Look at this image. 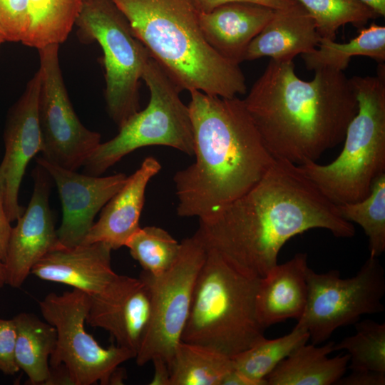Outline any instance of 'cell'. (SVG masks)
Returning a JSON list of instances; mask_svg holds the SVG:
<instances>
[{
    "instance_id": "7bdbcfd3",
    "label": "cell",
    "mask_w": 385,
    "mask_h": 385,
    "mask_svg": "<svg viewBox=\"0 0 385 385\" xmlns=\"http://www.w3.org/2000/svg\"><path fill=\"white\" fill-rule=\"evenodd\" d=\"M4 41H5L4 39L0 36V46Z\"/></svg>"
},
{
    "instance_id": "2e32d148",
    "label": "cell",
    "mask_w": 385,
    "mask_h": 385,
    "mask_svg": "<svg viewBox=\"0 0 385 385\" xmlns=\"http://www.w3.org/2000/svg\"><path fill=\"white\" fill-rule=\"evenodd\" d=\"M150 294L140 277L118 274L99 293L91 297L86 323L107 331L117 345L135 353L148 329Z\"/></svg>"
},
{
    "instance_id": "484cf974",
    "label": "cell",
    "mask_w": 385,
    "mask_h": 385,
    "mask_svg": "<svg viewBox=\"0 0 385 385\" xmlns=\"http://www.w3.org/2000/svg\"><path fill=\"white\" fill-rule=\"evenodd\" d=\"M370 57L380 63L385 61V27L371 24L362 28L357 36L347 43H336L321 38L317 48L302 54L308 70L330 68L343 71L353 56Z\"/></svg>"
},
{
    "instance_id": "7c38bea8",
    "label": "cell",
    "mask_w": 385,
    "mask_h": 385,
    "mask_svg": "<svg viewBox=\"0 0 385 385\" xmlns=\"http://www.w3.org/2000/svg\"><path fill=\"white\" fill-rule=\"evenodd\" d=\"M59 44L38 50L41 84L38 117L43 141L42 157L76 170L101 143V135L80 121L64 85L58 58Z\"/></svg>"
},
{
    "instance_id": "cb8c5ba5",
    "label": "cell",
    "mask_w": 385,
    "mask_h": 385,
    "mask_svg": "<svg viewBox=\"0 0 385 385\" xmlns=\"http://www.w3.org/2000/svg\"><path fill=\"white\" fill-rule=\"evenodd\" d=\"M84 0H29L28 26L22 43L39 49L65 41Z\"/></svg>"
},
{
    "instance_id": "3957f363",
    "label": "cell",
    "mask_w": 385,
    "mask_h": 385,
    "mask_svg": "<svg viewBox=\"0 0 385 385\" xmlns=\"http://www.w3.org/2000/svg\"><path fill=\"white\" fill-rule=\"evenodd\" d=\"M195 161L174 175L180 217L212 215L251 189L274 158L243 101L190 91Z\"/></svg>"
},
{
    "instance_id": "6da1fadb",
    "label": "cell",
    "mask_w": 385,
    "mask_h": 385,
    "mask_svg": "<svg viewBox=\"0 0 385 385\" xmlns=\"http://www.w3.org/2000/svg\"><path fill=\"white\" fill-rule=\"evenodd\" d=\"M199 221L197 232L208 249L258 277L277 264L282 247L297 235L312 229L337 237L355 234L298 165L277 158L246 193Z\"/></svg>"
},
{
    "instance_id": "44dd1931",
    "label": "cell",
    "mask_w": 385,
    "mask_h": 385,
    "mask_svg": "<svg viewBox=\"0 0 385 385\" xmlns=\"http://www.w3.org/2000/svg\"><path fill=\"white\" fill-rule=\"evenodd\" d=\"M321 37L314 19L299 3L274 10L270 21L249 44L244 61L269 56L277 61H292L317 48Z\"/></svg>"
},
{
    "instance_id": "b9f144b4",
    "label": "cell",
    "mask_w": 385,
    "mask_h": 385,
    "mask_svg": "<svg viewBox=\"0 0 385 385\" xmlns=\"http://www.w3.org/2000/svg\"><path fill=\"white\" fill-rule=\"evenodd\" d=\"M6 284V273L4 260L0 257V289Z\"/></svg>"
},
{
    "instance_id": "ab89813d",
    "label": "cell",
    "mask_w": 385,
    "mask_h": 385,
    "mask_svg": "<svg viewBox=\"0 0 385 385\" xmlns=\"http://www.w3.org/2000/svg\"><path fill=\"white\" fill-rule=\"evenodd\" d=\"M126 377L125 370L118 366L111 374L108 379V384H123Z\"/></svg>"
},
{
    "instance_id": "277c9868",
    "label": "cell",
    "mask_w": 385,
    "mask_h": 385,
    "mask_svg": "<svg viewBox=\"0 0 385 385\" xmlns=\"http://www.w3.org/2000/svg\"><path fill=\"white\" fill-rule=\"evenodd\" d=\"M111 1L181 90L224 98L246 93L239 64L222 57L205 40L195 0Z\"/></svg>"
},
{
    "instance_id": "d4e9b609",
    "label": "cell",
    "mask_w": 385,
    "mask_h": 385,
    "mask_svg": "<svg viewBox=\"0 0 385 385\" xmlns=\"http://www.w3.org/2000/svg\"><path fill=\"white\" fill-rule=\"evenodd\" d=\"M232 369L230 356L210 346L180 341L170 366V385H220Z\"/></svg>"
},
{
    "instance_id": "8d00e7d4",
    "label": "cell",
    "mask_w": 385,
    "mask_h": 385,
    "mask_svg": "<svg viewBox=\"0 0 385 385\" xmlns=\"http://www.w3.org/2000/svg\"><path fill=\"white\" fill-rule=\"evenodd\" d=\"M151 362L154 366V374L149 384L170 385V371L168 363L160 357L154 358Z\"/></svg>"
},
{
    "instance_id": "5b68a950",
    "label": "cell",
    "mask_w": 385,
    "mask_h": 385,
    "mask_svg": "<svg viewBox=\"0 0 385 385\" xmlns=\"http://www.w3.org/2000/svg\"><path fill=\"white\" fill-rule=\"evenodd\" d=\"M260 279L207 248L181 341L231 357L264 338L256 310Z\"/></svg>"
},
{
    "instance_id": "836d02e7",
    "label": "cell",
    "mask_w": 385,
    "mask_h": 385,
    "mask_svg": "<svg viewBox=\"0 0 385 385\" xmlns=\"http://www.w3.org/2000/svg\"><path fill=\"white\" fill-rule=\"evenodd\" d=\"M235 1L257 4L274 10L285 9L298 3L297 0H195L200 12H208L222 4Z\"/></svg>"
},
{
    "instance_id": "9c48e42d",
    "label": "cell",
    "mask_w": 385,
    "mask_h": 385,
    "mask_svg": "<svg viewBox=\"0 0 385 385\" xmlns=\"http://www.w3.org/2000/svg\"><path fill=\"white\" fill-rule=\"evenodd\" d=\"M207 247L196 232L180 243L179 255L172 266L159 276L142 271L139 277L148 285L151 302L150 322L135 357L138 366L160 357L169 368L181 341L199 272Z\"/></svg>"
},
{
    "instance_id": "7a4b0ae2",
    "label": "cell",
    "mask_w": 385,
    "mask_h": 385,
    "mask_svg": "<svg viewBox=\"0 0 385 385\" xmlns=\"http://www.w3.org/2000/svg\"><path fill=\"white\" fill-rule=\"evenodd\" d=\"M300 79L293 61L267 64L242 100L270 154L297 165L316 162L344 140L358 111L350 78L330 68Z\"/></svg>"
},
{
    "instance_id": "f546056e",
    "label": "cell",
    "mask_w": 385,
    "mask_h": 385,
    "mask_svg": "<svg viewBox=\"0 0 385 385\" xmlns=\"http://www.w3.org/2000/svg\"><path fill=\"white\" fill-rule=\"evenodd\" d=\"M125 246L143 271L153 276H159L167 271L180 250V243L166 230L156 226L140 227Z\"/></svg>"
},
{
    "instance_id": "f35d334b",
    "label": "cell",
    "mask_w": 385,
    "mask_h": 385,
    "mask_svg": "<svg viewBox=\"0 0 385 385\" xmlns=\"http://www.w3.org/2000/svg\"><path fill=\"white\" fill-rule=\"evenodd\" d=\"M220 385H257L240 372L232 369L222 379Z\"/></svg>"
},
{
    "instance_id": "7402d4cb",
    "label": "cell",
    "mask_w": 385,
    "mask_h": 385,
    "mask_svg": "<svg viewBox=\"0 0 385 385\" xmlns=\"http://www.w3.org/2000/svg\"><path fill=\"white\" fill-rule=\"evenodd\" d=\"M334 342L319 346L303 344L294 349L266 379L267 385H331L348 368V354L329 357Z\"/></svg>"
},
{
    "instance_id": "d590c367",
    "label": "cell",
    "mask_w": 385,
    "mask_h": 385,
    "mask_svg": "<svg viewBox=\"0 0 385 385\" xmlns=\"http://www.w3.org/2000/svg\"><path fill=\"white\" fill-rule=\"evenodd\" d=\"M11 228L5 207L4 186L0 178V257L3 260L5 259Z\"/></svg>"
},
{
    "instance_id": "d6a6232c",
    "label": "cell",
    "mask_w": 385,
    "mask_h": 385,
    "mask_svg": "<svg viewBox=\"0 0 385 385\" xmlns=\"http://www.w3.org/2000/svg\"><path fill=\"white\" fill-rule=\"evenodd\" d=\"M16 329L13 319H0V371L14 375L19 371L15 360Z\"/></svg>"
},
{
    "instance_id": "30bf717a",
    "label": "cell",
    "mask_w": 385,
    "mask_h": 385,
    "mask_svg": "<svg viewBox=\"0 0 385 385\" xmlns=\"http://www.w3.org/2000/svg\"><path fill=\"white\" fill-rule=\"evenodd\" d=\"M307 299L297 324L305 327L313 344L327 341L339 327L365 314L382 312L385 273L379 257L369 256L357 273L342 278L337 270H307Z\"/></svg>"
},
{
    "instance_id": "e0dca14e",
    "label": "cell",
    "mask_w": 385,
    "mask_h": 385,
    "mask_svg": "<svg viewBox=\"0 0 385 385\" xmlns=\"http://www.w3.org/2000/svg\"><path fill=\"white\" fill-rule=\"evenodd\" d=\"M111 247L103 242L61 247L44 255L31 273L45 281L64 284L91 297L117 275L111 266Z\"/></svg>"
},
{
    "instance_id": "d6986e66",
    "label": "cell",
    "mask_w": 385,
    "mask_h": 385,
    "mask_svg": "<svg viewBox=\"0 0 385 385\" xmlns=\"http://www.w3.org/2000/svg\"><path fill=\"white\" fill-rule=\"evenodd\" d=\"M274 13V9L257 4L230 2L200 12V24L210 46L225 58L240 64L249 44Z\"/></svg>"
},
{
    "instance_id": "1f68e13d",
    "label": "cell",
    "mask_w": 385,
    "mask_h": 385,
    "mask_svg": "<svg viewBox=\"0 0 385 385\" xmlns=\"http://www.w3.org/2000/svg\"><path fill=\"white\" fill-rule=\"evenodd\" d=\"M29 0H0V36L22 42L28 26Z\"/></svg>"
},
{
    "instance_id": "9a60e30c",
    "label": "cell",
    "mask_w": 385,
    "mask_h": 385,
    "mask_svg": "<svg viewBox=\"0 0 385 385\" xmlns=\"http://www.w3.org/2000/svg\"><path fill=\"white\" fill-rule=\"evenodd\" d=\"M40 84L38 70L9 110L4 128L5 153L0 164V178L11 222L16 221L24 212L19 202V192L26 167L43 148L38 117Z\"/></svg>"
},
{
    "instance_id": "f1b7e54d",
    "label": "cell",
    "mask_w": 385,
    "mask_h": 385,
    "mask_svg": "<svg viewBox=\"0 0 385 385\" xmlns=\"http://www.w3.org/2000/svg\"><path fill=\"white\" fill-rule=\"evenodd\" d=\"M355 324V334L334 344V351H346L351 371L385 372V323L365 319Z\"/></svg>"
},
{
    "instance_id": "60d3db41",
    "label": "cell",
    "mask_w": 385,
    "mask_h": 385,
    "mask_svg": "<svg viewBox=\"0 0 385 385\" xmlns=\"http://www.w3.org/2000/svg\"><path fill=\"white\" fill-rule=\"evenodd\" d=\"M371 8L379 16L385 15V0H359Z\"/></svg>"
},
{
    "instance_id": "ba28073f",
    "label": "cell",
    "mask_w": 385,
    "mask_h": 385,
    "mask_svg": "<svg viewBox=\"0 0 385 385\" xmlns=\"http://www.w3.org/2000/svg\"><path fill=\"white\" fill-rule=\"evenodd\" d=\"M75 25L81 38L102 48L106 109L120 127L139 111L140 80L151 56L111 0H84Z\"/></svg>"
},
{
    "instance_id": "52a82bcc",
    "label": "cell",
    "mask_w": 385,
    "mask_h": 385,
    "mask_svg": "<svg viewBox=\"0 0 385 385\" xmlns=\"http://www.w3.org/2000/svg\"><path fill=\"white\" fill-rule=\"evenodd\" d=\"M142 80L150 91L148 106L132 115L112 139L101 143L84 162V173L100 175L126 155L146 146L165 145L194 154V135L188 106L182 91L153 57Z\"/></svg>"
},
{
    "instance_id": "e575fe53",
    "label": "cell",
    "mask_w": 385,
    "mask_h": 385,
    "mask_svg": "<svg viewBox=\"0 0 385 385\" xmlns=\"http://www.w3.org/2000/svg\"><path fill=\"white\" fill-rule=\"evenodd\" d=\"M337 385H384L385 372L373 371H351L342 376L335 384Z\"/></svg>"
},
{
    "instance_id": "4dcf8cb0",
    "label": "cell",
    "mask_w": 385,
    "mask_h": 385,
    "mask_svg": "<svg viewBox=\"0 0 385 385\" xmlns=\"http://www.w3.org/2000/svg\"><path fill=\"white\" fill-rule=\"evenodd\" d=\"M314 21L321 38L335 40L339 29L346 24L362 29L379 16L359 0H297Z\"/></svg>"
},
{
    "instance_id": "4fadbf2b",
    "label": "cell",
    "mask_w": 385,
    "mask_h": 385,
    "mask_svg": "<svg viewBox=\"0 0 385 385\" xmlns=\"http://www.w3.org/2000/svg\"><path fill=\"white\" fill-rule=\"evenodd\" d=\"M56 183L62 206V221L57 229L61 245L81 244L94 223L97 213L125 184L123 173L101 177L80 174L64 168L42 156L36 158Z\"/></svg>"
},
{
    "instance_id": "4316f807",
    "label": "cell",
    "mask_w": 385,
    "mask_h": 385,
    "mask_svg": "<svg viewBox=\"0 0 385 385\" xmlns=\"http://www.w3.org/2000/svg\"><path fill=\"white\" fill-rule=\"evenodd\" d=\"M309 339V334L306 328L297 323L289 334L273 339L264 337L231 356L233 369L257 385H267L268 375L294 349Z\"/></svg>"
},
{
    "instance_id": "ac0fdd59",
    "label": "cell",
    "mask_w": 385,
    "mask_h": 385,
    "mask_svg": "<svg viewBox=\"0 0 385 385\" xmlns=\"http://www.w3.org/2000/svg\"><path fill=\"white\" fill-rule=\"evenodd\" d=\"M161 169L153 157L144 159L140 168L102 208L82 243L103 242L113 250L125 245L140 228L139 220L144 204L145 192L150 180ZM81 243V244H82Z\"/></svg>"
},
{
    "instance_id": "8992f818",
    "label": "cell",
    "mask_w": 385,
    "mask_h": 385,
    "mask_svg": "<svg viewBox=\"0 0 385 385\" xmlns=\"http://www.w3.org/2000/svg\"><path fill=\"white\" fill-rule=\"evenodd\" d=\"M358 103L344 148L332 163L298 165L321 192L336 205L366 197L374 180L385 173V70L376 76L350 78Z\"/></svg>"
},
{
    "instance_id": "74e56055",
    "label": "cell",
    "mask_w": 385,
    "mask_h": 385,
    "mask_svg": "<svg viewBox=\"0 0 385 385\" xmlns=\"http://www.w3.org/2000/svg\"><path fill=\"white\" fill-rule=\"evenodd\" d=\"M73 385L70 374L63 364L50 366V373L44 385Z\"/></svg>"
},
{
    "instance_id": "83f0119b",
    "label": "cell",
    "mask_w": 385,
    "mask_h": 385,
    "mask_svg": "<svg viewBox=\"0 0 385 385\" xmlns=\"http://www.w3.org/2000/svg\"><path fill=\"white\" fill-rule=\"evenodd\" d=\"M337 207L344 219L362 227L368 237L370 256L379 257L385 250V173L374 180L366 197Z\"/></svg>"
},
{
    "instance_id": "ffe728a7",
    "label": "cell",
    "mask_w": 385,
    "mask_h": 385,
    "mask_svg": "<svg viewBox=\"0 0 385 385\" xmlns=\"http://www.w3.org/2000/svg\"><path fill=\"white\" fill-rule=\"evenodd\" d=\"M307 253L277 264L260 277L256 297L258 320L267 327L288 319L302 317L307 299Z\"/></svg>"
},
{
    "instance_id": "8fae6325",
    "label": "cell",
    "mask_w": 385,
    "mask_h": 385,
    "mask_svg": "<svg viewBox=\"0 0 385 385\" xmlns=\"http://www.w3.org/2000/svg\"><path fill=\"white\" fill-rule=\"evenodd\" d=\"M90 304L91 296L77 289L61 294L49 293L39 302L42 316L57 333L49 365L63 364L73 385H108L112 371L135 359V353L118 345L103 347L86 332Z\"/></svg>"
},
{
    "instance_id": "5bb4252c",
    "label": "cell",
    "mask_w": 385,
    "mask_h": 385,
    "mask_svg": "<svg viewBox=\"0 0 385 385\" xmlns=\"http://www.w3.org/2000/svg\"><path fill=\"white\" fill-rule=\"evenodd\" d=\"M33 178L31 200L11 228L4 260L6 284L14 288L23 284L33 267L44 255L63 247L59 242L49 205L50 176L37 164Z\"/></svg>"
},
{
    "instance_id": "603a6c76",
    "label": "cell",
    "mask_w": 385,
    "mask_h": 385,
    "mask_svg": "<svg viewBox=\"0 0 385 385\" xmlns=\"http://www.w3.org/2000/svg\"><path fill=\"white\" fill-rule=\"evenodd\" d=\"M13 319L16 329V365L31 384L44 385L50 373L49 359L56 344V330L32 313H19Z\"/></svg>"
}]
</instances>
